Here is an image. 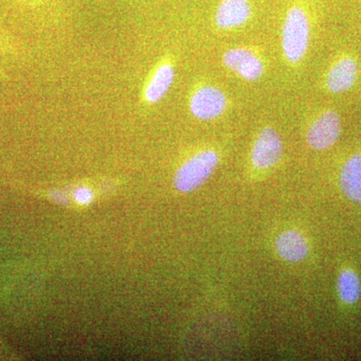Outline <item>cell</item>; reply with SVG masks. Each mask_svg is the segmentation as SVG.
<instances>
[{"mask_svg":"<svg viewBox=\"0 0 361 361\" xmlns=\"http://www.w3.org/2000/svg\"><path fill=\"white\" fill-rule=\"evenodd\" d=\"M337 290L343 302L353 304L357 302L361 295L360 277L355 271L343 269L337 278Z\"/></svg>","mask_w":361,"mask_h":361,"instance_id":"cell-12","label":"cell"},{"mask_svg":"<svg viewBox=\"0 0 361 361\" xmlns=\"http://www.w3.org/2000/svg\"><path fill=\"white\" fill-rule=\"evenodd\" d=\"M223 63L233 73L250 82L258 80L264 71L262 61L245 47L228 49L223 54Z\"/></svg>","mask_w":361,"mask_h":361,"instance_id":"cell-6","label":"cell"},{"mask_svg":"<svg viewBox=\"0 0 361 361\" xmlns=\"http://www.w3.org/2000/svg\"><path fill=\"white\" fill-rule=\"evenodd\" d=\"M251 16L248 0H222L215 13L216 25L233 28L244 25Z\"/></svg>","mask_w":361,"mask_h":361,"instance_id":"cell-8","label":"cell"},{"mask_svg":"<svg viewBox=\"0 0 361 361\" xmlns=\"http://www.w3.org/2000/svg\"><path fill=\"white\" fill-rule=\"evenodd\" d=\"M341 132V121L338 114L326 110L322 111L311 123L306 140L312 149H329L339 139Z\"/></svg>","mask_w":361,"mask_h":361,"instance_id":"cell-3","label":"cell"},{"mask_svg":"<svg viewBox=\"0 0 361 361\" xmlns=\"http://www.w3.org/2000/svg\"><path fill=\"white\" fill-rule=\"evenodd\" d=\"M283 152L281 137L274 129L266 127L259 133L251 151L252 165L267 169L277 163Z\"/></svg>","mask_w":361,"mask_h":361,"instance_id":"cell-5","label":"cell"},{"mask_svg":"<svg viewBox=\"0 0 361 361\" xmlns=\"http://www.w3.org/2000/svg\"><path fill=\"white\" fill-rule=\"evenodd\" d=\"M217 153L213 149H204L195 154L180 166L176 172L174 185L180 192L194 191L212 174L217 167Z\"/></svg>","mask_w":361,"mask_h":361,"instance_id":"cell-2","label":"cell"},{"mask_svg":"<svg viewBox=\"0 0 361 361\" xmlns=\"http://www.w3.org/2000/svg\"><path fill=\"white\" fill-rule=\"evenodd\" d=\"M92 192L87 188H80L75 192V199L80 203H89L92 200Z\"/></svg>","mask_w":361,"mask_h":361,"instance_id":"cell-13","label":"cell"},{"mask_svg":"<svg viewBox=\"0 0 361 361\" xmlns=\"http://www.w3.org/2000/svg\"><path fill=\"white\" fill-rule=\"evenodd\" d=\"M310 20L301 7L293 6L287 11L282 26V51L287 61L298 63L310 44Z\"/></svg>","mask_w":361,"mask_h":361,"instance_id":"cell-1","label":"cell"},{"mask_svg":"<svg viewBox=\"0 0 361 361\" xmlns=\"http://www.w3.org/2000/svg\"><path fill=\"white\" fill-rule=\"evenodd\" d=\"M21 1H25V2H35V1H37V0H21Z\"/></svg>","mask_w":361,"mask_h":361,"instance_id":"cell-15","label":"cell"},{"mask_svg":"<svg viewBox=\"0 0 361 361\" xmlns=\"http://www.w3.org/2000/svg\"><path fill=\"white\" fill-rule=\"evenodd\" d=\"M174 77V68L171 63H165L159 66L145 87V99L149 104H155L160 101L170 89Z\"/></svg>","mask_w":361,"mask_h":361,"instance_id":"cell-11","label":"cell"},{"mask_svg":"<svg viewBox=\"0 0 361 361\" xmlns=\"http://www.w3.org/2000/svg\"><path fill=\"white\" fill-rule=\"evenodd\" d=\"M339 186L349 200L361 203V153L344 161L339 174Z\"/></svg>","mask_w":361,"mask_h":361,"instance_id":"cell-9","label":"cell"},{"mask_svg":"<svg viewBox=\"0 0 361 361\" xmlns=\"http://www.w3.org/2000/svg\"><path fill=\"white\" fill-rule=\"evenodd\" d=\"M192 115L200 120H213L226 110L227 97L224 92L213 85H204L195 90L190 99Z\"/></svg>","mask_w":361,"mask_h":361,"instance_id":"cell-4","label":"cell"},{"mask_svg":"<svg viewBox=\"0 0 361 361\" xmlns=\"http://www.w3.org/2000/svg\"><path fill=\"white\" fill-rule=\"evenodd\" d=\"M360 207H361V203H360Z\"/></svg>","mask_w":361,"mask_h":361,"instance_id":"cell-16","label":"cell"},{"mask_svg":"<svg viewBox=\"0 0 361 361\" xmlns=\"http://www.w3.org/2000/svg\"><path fill=\"white\" fill-rule=\"evenodd\" d=\"M54 196L56 201L61 202V203H65V196H63V194H59V192H56V193L54 194Z\"/></svg>","mask_w":361,"mask_h":361,"instance_id":"cell-14","label":"cell"},{"mask_svg":"<svg viewBox=\"0 0 361 361\" xmlns=\"http://www.w3.org/2000/svg\"><path fill=\"white\" fill-rule=\"evenodd\" d=\"M358 75V63L353 56L337 59L330 66L325 78L327 90L334 94L348 92L355 84Z\"/></svg>","mask_w":361,"mask_h":361,"instance_id":"cell-7","label":"cell"},{"mask_svg":"<svg viewBox=\"0 0 361 361\" xmlns=\"http://www.w3.org/2000/svg\"><path fill=\"white\" fill-rule=\"evenodd\" d=\"M278 255L284 260L296 262L302 260L308 254V244L300 233L289 230L280 234L275 242Z\"/></svg>","mask_w":361,"mask_h":361,"instance_id":"cell-10","label":"cell"}]
</instances>
